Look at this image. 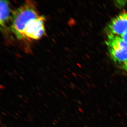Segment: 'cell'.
<instances>
[{
	"mask_svg": "<svg viewBox=\"0 0 127 127\" xmlns=\"http://www.w3.org/2000/svg\"><path fill=\"white\" fill-rule=\"evenodd\" d=\"M0 23L1 28L5 29L6 24L11 19V10L9 6V1L6 0H0Z\"/></svg>",
	"mask_w": 127,
	"mask_h": 127,
	"instance_id": "cell-5",
	"label": "cell"
},
{
	"mask_svg": "<svg viewBox=\"0 0 127 127\" xmlns=\"http://www.w3.org/2000/svg\"><path fill=\"white\" fill-rule=\"evenodd\" d=\"M39 16L34 4L31 1H27L13 12L11 20L12 31L18 39H23V31L27 25Z\"/></svg>",
	"mask_w": 127,
	"mask_h": 127,
	"instance_id": "cell-1",
	"label": "cell"
},
{
	"mask_svg": "<svg viewBox=\"0 0 127 127\" xmlns=\"http://www.w3.org/2000/svg\"><path fill=\"white\" fill-rule=\"evenodd\" d=\"M45 17L42 16L31 21L23 31V39L38 40L43 36L45 34Z\"/></svg>",
	"mask_w": 127,
	"mask_h": 127,
	"instance_id": "cell-3",
	"label": "cell"
},
{
	"mask_svg": "<svg viewBox=\"0 0 127 127\" xmlns=\"http://www.w3.org/2000/svg\"><path fill=\"white\" fill-rule=\"evenodd\" d=\"M127 30V12H123L114 17L107 28L108 34L120 36Z\"/></svg>",
	"mask_w": 127,
	"mask_h": 127,
	"instance_id": "cell-4",
	"label": "cell"
},
{
	"mask_svg": "<svg viewBox=\"0 0 127 127\" xmlns=\"http://www.w3.org/2000/svg\"><path fill=\"white\" fill-rule=\"evenodd\" d=\"M121 36L122 37L123 39L126 42H127V31L125 32H124L122 35Z\"/></svg>",
	"mask_w": 127,
	"mask_h": 127,
	"instance_id": "cell-7",
	"label": "cell"
},
{
	"mask_svg": "<svg viewBox=\"0 0 127 127\" xmlns=\"http://www.w3.org/2000/svg\"><path fill=\"white\" fill-rule=\"evenodd\" d=\"M106 43L114 61L120 64L124 63L127 59V42L121 36L109 34Z\"/></svg>",
	"mask_w": 127,
	"mask_h": 127,
	"instance_id": "cell-2",
	"label": "cell"
},
{
	"mask_svg": "<svg viewBox=\"0 0 127 127\" xmlns=\"http://www.w3.org/2000/svg\"><path fill=\"white\" fill-rule=\"evenodd\" d=\"M122 68L127 73V59L122 64Z\"/></svg>",
	"mask_w": 127,
	"mask_h": 127,
	"instance_id": "cell-6",
	"label": "cell"
}]
</instances>
